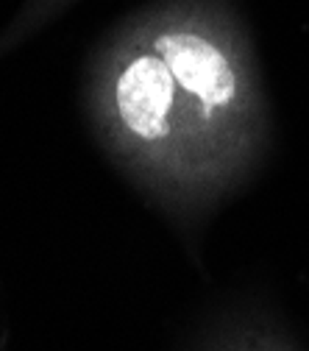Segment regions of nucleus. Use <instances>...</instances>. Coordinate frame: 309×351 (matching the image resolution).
I'll return each instance as SVG.
<instances>
[{
    "label": "nucleus",
    "mask_w": 309,
    "mask_h": 351,
    "mask_svg": "<svg viewBox=\"0 0 309 351\" xmlns=\"http://www.w3.org/2000/svg\"><path fill=\"white\" fill-rule=\"evenodd\" d=\"M203 351H301V348L268 321L234 318L209 337Z\"/></svg>",
    "instance_id": "2"
},
{
    "label": "nucleus",
    "mask_w": 309,
    "mask_h": 351,
    "mask_svg": "<svg viewBox=\"0 0 309 351\" xmlns=\"http://www.w3.org/2000/svg\"><path fill=\"white\" fill-rule=\"evenodd\" d=\"M75 3L78 0H23L17 14L6 23L3 31H0V56H6L9 51L20 48L25 39L39 34L42 28H48L56 17H62Z\"/></svg>",
    "instance_id": "3"
},
{
    "label": "nucleus",
    "mask_w": 309,
    "mask_h": 351,
    "mask_svg": "<svg viewBox=\"0 0 309 351\" xmlns=\"http://www.w3.org/2000/svg\"><path fill=\"white\" fill-rule=\"evenodd\" d=\"M86 117L112 165L195 229L259 167L271 109L232 0H153L92 51Z\"/></svg>",
    "instance_id": "1"
}]
</instances>
